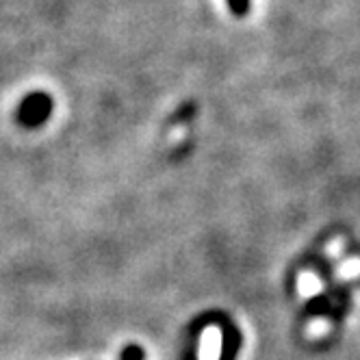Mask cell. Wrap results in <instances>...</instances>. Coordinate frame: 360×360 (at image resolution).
Returning a JSON list of instances; mask_svg holds the SVG:
<instances>
[{
  "label": "cell",
  "instance_id": "6da1fadb",
  "mask_svg": "<svg viewBox=\"0 0 360 360\" xmlns=\"http://www.w3.org/2000/svg\"><path fill=\"white\" fill-rule=\"evenodd\" d=\"M50 111H53V98H50L48 94L37 91V94H31L22 100L20 111H18V120L22 126L35 128L48 120Z\"/></svg>",
  "mask_w": 360,
  "mask_h": 360
},
{
  "label": "cell",
  "instance_id": "7a4b0ae2",
  "mask_svg": "<svg viewBox=\"0 0 360 360\" xmlns=\"http://www.w3.org/2000/svg\"><path fill=\"white\" fill-rule=\"evenodd\" d=\"M143 358H146V352L139 345H128L122 352V360H143Z\"/></svg>",
  "mask_w": 360,
  "mask_h": 360
},
{
  "label": "cell",
  "instance_id": "3957f363",
  "mask_svg": "<svg viewBox=\"0 0 360 360\" xmlns=\"http://www.w3.org/2000/svg\"><path fill=\"white\" fill-rule=\"evenodd\" d=\"M328 332V323L326 321H315L311 326V334H326Z\"/></svg>",
  "mask_w": 360,
  "mask_h": 360
}]
</instances>
